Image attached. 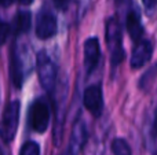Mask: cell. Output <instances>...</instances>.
<instances>
[{
    "label": "cell",
    "instance_id": "2e32d148",
    "mask_svg": "<svg viewBox=\"0 0 157 155\" xmlns=\"http://www.w3.org/2000/svg\"><path fill=\"white\" fill-rule=\"evenodd\" d=\"M8 30H10L8 25L6 23V22H3L2 19H0V45H2V44L6 41V38H7Z\"/></svg>",
    "mask_w": 157,
    "mask_h": 155
},
{
    "label": "cell",
    "instance_id": "44dd1931",
    "mask_svg": "<svg viewBox=\"0 0 157 155\" xmlns=\"http://www.w3.org/2000/svg\"><path fill=\"white\" fill-rule=\"evenodd\" d=\"M19 3L24 4V5H29V4H32L33 3V0H19Z\"/></svg>",
    "mask_w": 157,
    "mask_h": 155
},
{
    "label": "cell",
    "instance_id": "d6986e66",
    "mask_svg": "<svg viewBox=\"0 0 157 155\" xmlns=\"http://www.w3.org/2000/svg\"><path fill=\"white\" fill-rule=\"evenodd\" d=\"M153 132H155V135H157V109L155 113V121H153Z\"/></svg>",
    "mask_w": 157,
    "mask_h": 155
},
{
    "label": "cell",
    "instance_id": "7c38bea8",
    "mask_svg": "<svg viewBox=\"0 0 157 155\" xmlns=\"http://www.w3.org/2000/svg\"><path fill=\"white\" fill-rule=\"evenodd\" d=\"M30 27V14L28 11H21L14 19V30L15 33H25Z\"/></svg>",
    "mask_w": 157,
    "mask_h": 155
},
{
    "label": "cell",
    "instance_id": "4fadbf2b",
    "mask_svg": "<svg viewBox=\"0 0 157 155\" xmlns=\"http://www.w3.org/2000/svg\"><path fill=\"white\" fill-rule=\"evenodd\" d=\"M112 153L113 155H131V147L127 140L117 137L112 142Z\"/></svg>",
    "mask_w": 157,
    "mask_h": 155
},
{
    "label": "cell",
    "instance_id": "9a60e30c",
    "mask_svg": "<svg viewBox=\"0 0 157 155\" xmlns=\"http://www.w3.org/2000/svg\"><path fill=\"white\" fill-rule=\"evenodd\" d=\"M19 155H40V147L35 142H26L21 147Z\"/></svg>",
    "mask_w": 157,
    "mask_h": 155
},
{
    "label": "cell",
    "instance_id": "ac0fdd59",
    "mask_svg": "<svg viewBox=\"0 0 157 155\" xmlns=\"http://www.w3.org/2000/svg\"><path fill=\"white\" fill-rule=\"evenodd\" d=\"M69 2L71 0H54V4L57 8H59V10H65L66 7H68Z\"/></svg>",
    "mask_w": 157,
    "mask_h": 155
},
{
    "label": "cell",
    "instance_id": "8fae6325",
    "mask_svg": "<svg viewBox=\"0 0 157 155\" xmlns=\"http://www.w3.org/2000/svg\"><path fill=\"white\" fill-rule=\"evenodd\" d=\"M10 74L11 78H13V82L15 87L21 88L22 82H24V73H22V62L21 58L18 56L15 51L11 55V62H10Z\"/></svg>",
    "mask_w": 157,
    "mask_h": 155
},
{
    "label": "cell",
    "instance_id": "7402d4cb",
    "mask_svg": "<svg viewBox=\"0 0 157 155\" xmlns=\"http://www.w3.org/2000/svg\"><path fill=\"white\" fill-rule=\"evenodd\" d=\"M63 155H76V154H75L73 151H71V150H69V148H68V150H66V153L63 154Z\"/></svg>",
    "mask_w": 157,
    "mask_h": 155
},
{
    "label": "cell",
    "instance_id": "9c48e42d",
    "mask_svg": "<svg viewBox=\"0 0 157 155\" xmlns=\"http://www.w3.org/2000/svg\"><path fill=\"white\" fill-rule=\"evenodd\" d=\"M125 29H127L130 37L134 40V43L142 40L145 36V29L142 26L141 16H139L138 10L128 11L127 18H125Z\"/></svg>",
    "mask_w": 157,
    "mask_h": 155
},
{
    "label": "cell",
    "instance_id": "ba28073f",
    "mask_svg": "<svg viewBox=\"0 0 157 155\" xmlns=\"http://www.w3.org/2000/svg\"><path fill=\"white\" fill-rule=\"evenodd\" d=\"M57 33V19L50 11H41L36 21V34L39 38L46 40Z\"/></svg>",
    "mask_w": 157,
    "mask_h": 155
},
{
    "label": "cell",
    "instance_id": "ffe728a7",
    "mask_svg": "<svg viewBox=\"0 0 157 155\" xmlns=\"http://www.w3.org/2000/svg\"><path fill=\"white\" fill-rule=\"evenodd\" d=\"M11 3H13V0H0V5H3V7H7Z\"/></svg>",
    "mask_w": 157,
    "mask_h": 155
},
{
    "label": "cell",
    "instance_id": "3957f363",
    "mask_svg": "<svg viewBox=\"0 0 157 155\" xmlns=\"http://www.w3.org/2000/svg\"><path fill=\"white\" fill-rule=\"evenodd\" d=\"M37 74L43 88L51 93L57 82V67L46 51H40L37 55Z\"/></svg>",
    "mask_w": 157,
    "mask_h": 155
},
{
    "label": "cell",
    "instance_id": "6da1fadb",
    "mask_svg": "<svg viewBox=\"0 0 157 155\" xmlns=\"http://www.w3.org/2000/svg\"><path fill=\"white\" fill-rule=\"evenodd\" d=\"M106 44L110 54V62L113 67L121 65L125 58V51L123 47V32L119 21L116 18H109L105 23Z\"/></svg>",
    "mask_w": 157,
    "mask_h": 155
},
{
    "label": "cell",
    "instance_id": "277c9868",
    "mask_svg": "<svg viewBox=\"0 0 157 155\" xmlns=\"http://www.w3.org/2000/svg\"><path fill=\"white\" fill-rule=\"evenodd\" d=\"M50 124V109L48 104L43 100H36L30 107V125L33 131L43 133L47 131Z\"/></svg>",
    "mask_w": 157,
    "mask_h": 155
},
{
    "label": "cell",
    "instance_id": "603a6c76",
    "mask_svg": "<svg viewBox=\"0 0 157 155\" xmlns=\"http://www.w3.org/2000/svg\"><path fill=\"white\" fill-rule=\"evenodd\" d=\"M155 155H157V151H156V154H155Z\"/></svg>",
    "mask_w": 157,
    "mask_h": 155
},
{
    "label": "cell",
    "instance_id": "5b68a950",
    "mask_svg": "<svg viewBox=\"0 0 157 155\" xmlns=\"http://www.w3.org/2000/svg\"><path fill=\"white\" fill-rule=\"evenodd\" d=\"M84 107L94 117H99L103 110V93L99 85H91L84 91L83 95Z\"/></svg>",
    "mask_w": 157,
    "mask_h": 155
},
{
    "label": "cell",
    "instance_id": "e0dca14e",
    "mask_svg": "<svg viewBox=\"0 0 157 155\" xmlns=\"http://www.w3.org/2000/svg\"><path fill=\"white\" fill-rule=\"evenodd\" d=\"M142 3H144L146 11H149V13H153L157 7V0H142Z\"/></svg>",
    "mask_w": 157,
    "mask_h": 155
},
{
    "label": "cell",
    "instance_id": "8992f818",
    "mask_svg": "<svg viewBox=\"0 0 157 155\" xmlns=\"http://www.w3.org/2000/svg\"><path fill=\"white\" fill-rule=\"evenodd\" d=\"M153 55V44L147 38H142V40L136 41L134 44L132 54H131V66L132 69H139L145 66L150 60Z\"/></svg>",
    "mask_w": 157,
    "mask_h": 155
},
{
    "label": "cell",
    "instance_id": "52a82bcc",
    "mask_svg": "<svg viewBox=\"0 0 157 155\" xmlns=\"http://www.w3.org/2000/svg\"><path fill=\"white\" fill-rule=\"evenodd\" d=\"M101 59V47L97 37H90L84 43V67L87 73H92L97 69Z\"/></svg>",
    "mask_w": 157,
    "mask_h": 155
},
{
    "label": "cell",
    "instance_id": "7a4b0ae2",
    "mask_svg": "<svg viewBox=\"0 0 157 155\" xmlns=\"http://www.w3.org/2000/svg\"><path fill=\"white\" fill-rule=\"evenodd\" d=\"M19 121V102H10L6 107L0 122V137L4 143H10L14 140L18 129Z\"/></svg>",
    "mask_w": 157,
    "mask_h": 155
},
{
    "label": "cell",
    "instance_id": "30bf717a",
    "mask_svg": "<svg viewBox=\"0 0 157 155\" xmlns=\"http://www.w3.org/2000/svg\"><path fill=\"white\" fill-rule=\"evenodd\" d=\"M87 142V128L86 124L81 120H77L72 129V136H71V144H69V150L73 151L75 154H78V151L84 147Z\"/></svg>",
    "mask_w": 157,
    "mask_h": 155
},
{
    "label": "cell",
    "instance_id": "5bb4252c",
    "mask_svg": "<svg viewBox=\"0 0 157 155\" xmlns=\"http://www.w3.org/2000/svg\"><path fill=\"white\" fill-rule=\"evenodd\" d=\"M156 77H157V63L153 65L152 67L142 76L141 81H139V87H141V89H144V91L150 89V87H152L153 81L156 80Z\"/></svg>",
    "mask_w": 157,
    "mask_h": 155
}]
</instances>
